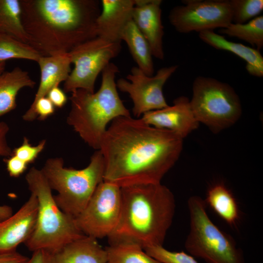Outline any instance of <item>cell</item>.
Segmentation results:
<instances>
[{"mask_svg": "<svg viewBox=\"0 0 263 263\" xmlns=\"http://www.w3.org/2000/svg\"><path fill=\"white\" fill-rule=\"evenodd\" d=\"M161 0H136L132 19L148 42L153 56L164 58Z\"/></svg>", "mask_w": 263, "mask_h": 263, "instance_id": "cell-15", "label": "cell"}, {"mask_svg": "<svg viewBox=\"0 0 263 263\" xmlns=\"http://www.w3.org/2000/svg\"><path fill=\"white\" fill-rule=\"evenodd\" d=\"M51 254L48 251L39 249L33 251L32 257L27 263H51Z\"/></svg>", "mask_w": 263, "mask_h": 263, "instance_id": "cell-35", "label": "cell"}, {"mask_svg": "<svg viewBox=\"0 0 263 263\" xmlns=\"http://www.w3.org/2000/svg\"><path fill=\"white\" fill-rule=\"evenodd\" d=\"M42 56L29 45L0 33V63L12 59L38 62Z\"/></svg>", "mask_w": 263, "mask_h": 263, "instance_id": "cell-26", "label": "cell"}, {"mask_svg": "<svg viewBox=\"0 0 263 263\" xmlns=\"http://www.w3.org/2000/svg\"><path fill=\"white\" fill-rule=\"evenodd\" d=\"M6 66V63L5 62H2L0 63V74H1L2 73H3L5 68Z\"/></svg>", "mask_w": 263, "mask_h": 263, "instance_id": "cell-37", "label": "cell"}, {"mask_svg": "<svg viewBox=\"0 0 263 263\" xmlns=\"http://www.w3.org/2000/svg\"><path fill=\"white\" fill-rule=\"evenodd\" d=\"M189 102L198 122L214 133L231 127L242 114L241 101L234 89L212 77L198 76L195 78Z\"/></svg>", "mask_w": 263, "mask_h": 263, "instance_id": "cell-8", "label": "cell"}, {"mask_svg": "<svg viewBox=\"0 0 263 263\" xmlns=\"http://www.w3.org/2000/svg\"><path fill=\"white\" fill-rule=\"evenodd\" d=\"M118 68L110 62L102 72L98 90L78 89L72 93L67 123L89 147L98 150L107 125L119 116H131L120 98L115 77Z\"/></svg>", "mask_w": 263, "mask_h": 263, "instance_id": "cell-4", "label": "cell"}, {"mask_svg": "<svg viewBox=\"0 0 263 263\" xmlns=\"http://www.w3.org/2000/svg\"><path fill=\"white\" fill-rule=\"evenodd\" d=\"M121 41L127 44L137 67L148 76H152L154 67L152 55L148 42L136 27L132 19L123 29Z\"/></svg>", "mask_w": 263, "mask_h": 263, "instance_id": "cell-21", "label": "cell"}, {"mask_svg": "<svg viewBox=\"0 0 263 263\" xmlns=\"http://www.w3.org/2000/svg\"><path fill=\"white\" fill-rule=\"evenodd\" d=\"M171 9L168 17L171 25L179 33L213 31L232 23L229 0H189Z\"/></svg>", "mask_w": 263, "mask_h": 263, "instance_id": "cell-11", "label": "cell"}, {"mask_svg": "<svg viewBox=\"0 0 263 263\" xmlns=\"http://www.w3.org/2000/svg\"><path fill=\"white\" fill-rule=\"evenodd\" d=\"M38 202L33 193L14 214L0 222V254L16 251L30 238L35 228Z\"/></svg>", "mask_w": 263, "mask_h": 263, "instance_id": "cell-13", "label": "cell"}, {"mask_svg": "<svg viewBox=\"0 0 263 263\" xmlns=\"http://www.w3.org/2000/svg\"><path fill=\"white\" fill-rule=\"evenodd\" d=\"M121 192L120 216L108 237L109 244L132 243L143 249L163 245L175 214L172 192L161 183L126 186Z\"/></svg>", "mask_w": 263, "mask_h": 263, "instance_id": "cell-3", "label": "cell"}, {"mask_svg": "<svg viewBox=\"0 0 263 263\" xmlns=\"http://www.w3.org/2000/svg\"><path fill=\"white\" fill-rule=\"evenodd\" d=\"M37 63L40 72L39 86L33 102L22 116V119L28 122L36 119L33 110L37 101L39 98L46 96L52 89L64 82L71 72L72 63L68 53L42 56Z\"/></svg>", "mask_w": 263, "mask_h": 263, "instance_id": "cell-17", "label": "cell"}, {"mask_svg": "<svg viewBox=\"0 0 263 263\" xmlns=\"http://www.w3.org/2000/svg\"><path fill=\"white\" fill-rule=\"evenodd\" d=\"M219 32L244 40L260 51L263 47V16L259 15L242 24L231 23Z\"/></svg>", "mask_w": 263, "mask_h": 263, "instance_id": "cell-24", "label": "cell"}, {"mask_svg": "<svg viewBox=\"0 0 263 263\" xmlns=\"http://www.w3.org/2000/svg\"><path fill=\"white\" fill-rule=\"evenodd\" d=\"M183 138L141 118L119 116L107 128L99 149L103 181L120 188L161 183L178 160Z\"/></svg>", "mask_w": 263, "mask_h": 263, "instance_id": "cell-1", "label": "cell"}, {"mask_svg": "<svg viewBox=\"0 0 263 263\" xmlns=\"http://www.w3.org/2000/svg\"><path fill=\"white\" fill-rule=\"evenodd\" d=\"M46 97L51 101L55 107L61 108L67 102V97L65 93L58 86L52 89Z\"/></svg>", "mask_w": 263, "mask_h": 263, "instance_id": "cell-33", "label": "cell"}, {"mask_svg": "<svg viewBox=\"0 0 263 263\" xmlns=\"http://www.w3.org/2000/svg\"><path fill=\"white\" fill-rule=\"evenodd\" d=\"M105 249L107 263H162L147 254L142 247L132 243L111 244Z\"/></svg>", "mask_w": 263, "mask_h": 263, "instance_id": "cell-25", "label": "cell"}, {"mask_svg": "<svg viewBox=\"0 0 263 263\" xmlns=\"http://www.w3.org/2000/svg\"><path fill=\"white\" fill-rule=\"evenodd\" d=\"M28 44L42 56L68 53L97 37V0H19Z\"/></svg>", "mask_w": 263, "mask_h": 263, "instance_id": "cell-2", "label": "cell"}, {"mask_svg": "<svg viewBox=\"0 0 263 263\" xmlns=\"http://www.w3.org/2000/svg\"><path fill=\"white\" fill-rule=\"evenodd\" d=\"M141 119L149 125L172 132L183 139L196 129L199 124L191 109L189 100L185 96L174 99L172 106L144 113Z\"/></svg>", "mask_w": 263, "mask_h": 263, "instance_id": "cell-14", "label": "cell"}, {"mask_svg": "<svg viewBox=\"0 0 263 263\" xmlns=\"http://www.w3.org/2000/svg\"><path fill=\"white\" fill-rule=\"evenodd\" d=\"M4 161L9 174L12 177H19L27 168L28 164L13 154Z\"/></svg>", "mask_w": 263, "mask_h": 263, "instance_id": "cell-31", "label": "cell"}, {"mask_svg": "<svg viewBox=\"0 0 263 263\" xmlns=\"http://www.w3.org/2000/svg\"><path fill=\"white\" fill-rule=\"evenodd\" d=\"M177 65L160 68L154 75H146L137 66L133 67L126 79H118L116 87L129 94L133 106L132 113L139 117L144 113L169 106L163 89L169 78L175 73Z\"/></svg>", "mask_w": 263, "mask_h": 263, "instance_id": "cell-12", "label": "cell"}, {"mask_svg": "<svg viewBox=\"0 0 263 263\" xmlns=\"http://www.w3.org/2000/svg\"><path fill=\"white\" fill-rule=\"evenodd\" d=\"M13 214L12 208L7 205L0 206V222L3 221Z\"/></svg>", "mask_w": 263, "mask_h": 263, "instance_id": "cell-36", "label": "cell"}, {"mask_svg": "<svg viewBox=\"0 0 263 263\" xmlns=\"http://www.w3.org/2000/svg\"><path fill=\"white\" fill-rule=\"evenodd\" d=\"M121 210V188L103 181L75 220L86 236L96 239L108 238L118 224Z\"/></svg>", "mask_w": 263, "mask_h": 263, "instance_id": "cell-10", "label": "cell"}, {"mask_svg": "<svg viewBox=\"0 0 263 263\" xmlns=\"http://www.w3.org/2000/svg\"><path fill=\"white\" fill-rule=\"evenodd\" d=\"M64 164L61 157L50 158L41 170L51 189L57 192V195L54 196L57 205L64 212L75 218L103 181V159L100 151L96 150L84 169L67 168Z\"/></svg>", "mask_w": 263, "mask_h": 263, "instance_id": "cell-6", "label": "cell"}, {"mask_svg": "<svg viewBox=\"0 0 263 263\" xmlns=\"http://www.w3.org/2000/svg\"><path fill=\"white\" fill-rule=\"evenodd\" d=\"M105 249L88 236L72 241L51 254V263H107Z\"/></svg>", "mask_w": 263, "mask_h": 263, "instance_id": "cell-18", "label": "cell"}, {"mask_svg": "<svg viewBox=\"0 0 263 263\" xmlns=\"http://www.w3.org/2000/svg\"><path fill=\"white\" fill-rule=\"evenodd\" d=\"M121 50V42L110 41L99 37L75 47L68 52L74 68L64 82L63 91L73 93L83 89L94 92L98 75Z\"/></svg>", "mask_w": 263, "mask_h": 263, "instance_id": "cell-9", "label": "cell"}, {"mask_svg": "<svg viewBox=\"0 0 263 263\" xmlns=\"http://www.w3.org/2000/svg\"><path fill=\"white\" fill-rule=\"evenodd\" d=\"M9 131V127L7 123L0 121V157H8L12 155L13 150L7 139Z\"/></svg>", "mask_w": 263, "mask_h": 263, "instance_id": "cell-32", "label": "cell"}, {"mask_svg": "<svg viewBox=\"0 0 263 263\" xmlns=\"http://www.w3.org/2000/svg\"><path fill=\"white\" fill-rule=\"evenodd\" d=\"M55 107L46 97L39 98L36 103L33 113L35 117L39 120H44L54 114Z\"/></svg>", "mask_w": 263, "mask_h": 263, "instance_id": "cell-30", "label": "cell"}, {"mask_svg": "<svg viewBox=\"0 0 263 263\" xmlns=\"http://www.w3.org/2000/svg\"><path fill=\"white\" fill-rule=\"evenodd\" d=\"M206 205L197 196L188 201L189 230L185 243L187 251L207 263H244L241 249L229 235L213 223Z\"/></svg>", "mask_w": 263, "mask_h": 263, "instance_id": "cell-7", "label": "cell"}, {"mask_svg": "<svg viewBox=\"0 0 263 263\" xmlns=\"http://www.w3.org/2000/svg\"><path fill=\"white\" fill-rule=\"evenodd\" d=\"M213 211L226 223L234 225L240 217L237 203L233 195L222 183L212 186L204 200Z\"/></svg>", "mask_w": 263, "mask_h": 263, "instance_id": "cell-22", "label": "cell"}, {"mask_svg": "<svg viewBox=\"0 0 263 263\" xmlns=\"http://www.w3.org/2000/svg\"><path fill=\"white\" fill-rule=\"evenodd\" d=\"M25 180L31 193L36 196L38 202L35 228L24 243L29 250L42 249L53 254L67 244L85 236L77 227L75 218L57 205L41 169L31 168Z\"/></svg>", "mask_w": 263, "mask_h": 263, "instance_id": "cell-5", "label": "cell"}, {"mask_svg": "<svg viewBox=\"0 0 263 263\" xmlns=\"http://www.w3.org/2000/svg\"><path fill=\"white\" fill-rule=\"evenodd\" d=\"M144 250L151 257L162 263H199L190 254L184 251H171L163 245L150 246Z\"/></svg>", "mask_w": 263, "mask_h": 263, "instance_id": "cell-28", "label": "cell"}, {"mask_svg": "<svg viewBox=\"0 0 263 263\" xmlns=\"http://www.w3.org/2000/svg\"><path fill=\"white\" fill-rule=\"evenodd\" d=\"M100 3L101 10L95 23L97 37L121 42V32L132 19L136 0H102Z\"/></svg>", "mask_w": 263, "mask_h": 263, "instance_id": "cell-16", "label": "cell"}, {"mask_svg": "<svg viewBox=\"0 0 263 263\" xmlns=\"http://www.w3.org/2000/svg\"><path fill=\"white\" fill-rule=\"evenodd\" d=\"M199 38L208 45L220 50L230 52L246 62L245 69L252 76H263V57L260 51L240 43L226 39L213 30L199 33Z\"/></svg>", "mask_w": 263, "mask_h": 263, "instance_id": "cell-19", "label": "cell"}, {"mask_svg": "<svg viewBox=\"0 0 263 263\" xmlns=\"http://www.w3.org/2000/svg\"><path fill=\"white\" fill-rule=\"evenodd\" d=\"M29 259L16 251L0 254V263H27Z\"/></svg>", "mask_w": 263, "mask_h": 263, "instance_id": "cell-34", "label": "cell"}, {"mask_svg": "<svg viewBox=\"0 0 263 263\" xmlns=\"http://www.w3.org/2000/svg\"><path fill=\"white\" fill-rule=\"evenodd\" d=\"M19 0H0V33L28 44Z\"/></svg>", "mask_w": 263, "mask_h": 263, "instance_id": "cell-23", "label": "cell"}, {"mask_svg": "<svg viewBox=\"0 0 263 263\" xmlns=\"http://www.w3.org/2000/svg\"><path fill=\"white\" fill-rule=\"evenodd\" d=\"M232 23L242 24L259 16L263 10V0H229Z\"/></svg>", "mask_w": 263, "mask_h": 263, "instance_id": "cell-27", "label": "cell"}, {"mask_svg": "<svg viewBox=\"0 0 263 263\" xmlns=\"http://www.w3.org/2000/svg\"><path fill=\"white\" fill-rule=\"evenodd\" d=\"M35 85L28 72L19 67L0 74V116L16 108L17 96L22 89Z\"/></svg>", "mask_w": 263, "mask_h": 263, "instance_id": "cell-20", "label": "cell"}, {"mask_svg": "<svg viewBox=\"0 0 263 263\" xmlns=\"http://www.w3.org/2000/svg\"><path fill=\"white\" fill-rule=\"evenodd\" d=\"M46 140L43 139L36 146H32L28 138L24 136L22 144L13 150L15 155L27 164L33 163L45 147Z\"/></svg>", "mask_w": 263, "mask_h": 263, "instance_id": "cell-29", "label": "cell"}]
</instances>
